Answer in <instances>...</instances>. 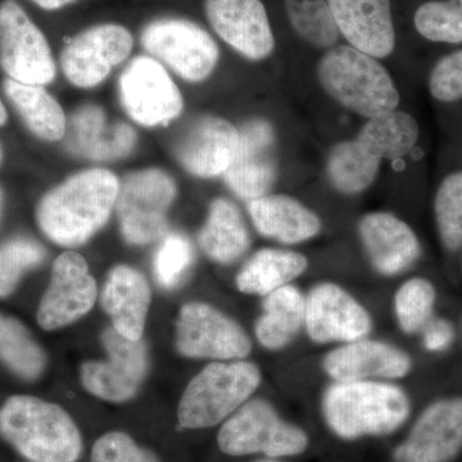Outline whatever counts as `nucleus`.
<instances>
[{
  "mask_svg": "<svg viewBox=\"0 0 462 462\" xmlns=\"http://www.w3.org/2000/svg\"><path fill=\"white\" fill-rule=\"evenodd\" d=\"M120 181L106 169L69 176L48 191L36 208V221L48 239L62 247H78L107 224Z\"/></svg>",
  "mask_w": 462,
  "mask_h": 462,
  "instance_id": "f257e3e1",
  "label": "nucleus"
},
{
  "mask_svg": "<svg viewBox=\"0 0 462 462\" xmlns=\"http://www.w3.org/2000/svg\"><path fill=\"white\" fill-rule=\"evenodd\" d=\"M410 413L409 394L393 382H333L321 397L322 419L343 440L391 436L409 420Z\"/></svg>",
  "mask_w": 462,
  "mask_h": 462,
  "instance_id": "f03ea898",
  "label": "nucleus"
},
{
  "mask_svg": "<svg viewBox=\"0 0 462 462\" xmlns=\"http://www.w3.org/2000/svg\"><path fill=\"white\" fill-rule=\"evenodd\" d=\"M0 436L32 462H76L83 452L74 419L58 404L32 396L3 403Z\"/></svg>",
  "mask_w": 462,
  "mask_h": 462,
  "instance_id": "7ed1b4c3",
  "label": "nucleus"
},
{
  "mask_svg": "<svg viewBox=\"0 0 462 462\" xmlns=\"http://www.w3.org/2000/svg\"><path fill=\"white\" fill-rule=\"evenodd\" d=\"M318 79L331 99L367 120L400 105V91L388 69L378 58L351 45L328 50L319 62Z\"/></svg>",
  "mask_w": 462,
  "mask_h": 462,
  "instance_id": "20e7f679",
  "label": "nucleus"
},
{
  "mask_svg": "<svg viewBox=\"0 0 462 462\" xmlns=\"http://www.w3.org/2000/svg\"><path fill=\"white\" fill-rule=\"evenodd\" d=\"M260 367L245 360L215 361L191 379L178 407L185 430H207L230 418L260 387Z\"/></svg>",
  "mask_w": 462,
  "mask_h": 462,
  "instance_id": "39448f33",
  "label": "nucleus"
},
{
  "mask_svg": "<svg viewBox=\"0 0 462 462\" xmlns=\"http://www.w3.org/2000/svg\"><path fill=\"white\" fill-rule=\"evenodd\" d=\"M217 446L223 454L234 457L263 455L279 460L302 455L310 438L302 428L282 419L272 402L254 398L224 421Z\"/></svg>",
  "mask_w": 462,
  "mask_h": 462,
  "instance_id": "423d86ee",
  "label": "nucleus"
},
{
  "mask_svg": "<svg viewBox=\"0 0 462 462\" xmlns=\"http://www.w3.org/2000/svg\"><path fill=\"white\" fill-rule=\"evenodd\" d=\"M175 197V181L162 170H141L127 175L116 199L124 239L129 245H144L161 238Z\"/></svg>",
  "mask_w": 462,
  "mask_h": 462,
  "instance_id": "0eeeda50",
  "label": "nucleus"
},
{
  "mask_svg": "<svg viewBox=\"0 0 462 462\" xmlns=\"http://www.w3.org/2000/svg\"><path fill=\"white\" fill-rule=\"evenodd\" d=\"M144 50L189 83H202L217 66V42L203 27L185 18L152 21L143 29Z\"/></svg>",
  "mask_w": 462,
  "mask_h": 462,
  "instance_id": "6e6552de",
  "label": "nucleus"
},
{
  "mask_svg": "<svg viewBox=\"0 0 462 462\" xmlns=\"http://www.w3.org/2000/svg\"><path fill=\"white\" fill-rule=\"evenodd\" d=\"M0 66L12 80L39 87L57 75L47 38L14 0L0 3Z\"/></svg>",
  "mask_w": 462,
  "mask_h": 462,
  "instance_id": "1a4fd4ad",
  "label": "nucleus"
},
{
  "mask_svg": "<svg viewBox=\"0 0 462 462\" xmlns=\"http://www.w3.org/2000/svg\"><path fill=\"white\" fill-rule=\"evenodd\" d=\"M121 106L132 120L145 127L165 126L184 109L178 85L156 58L138 56L118 78Z\"/></svg>",
  "mask_w": 462,
  "mask_h": 462,
  "instance_id": "9d476101",
  "label": "nucleus"
},
{
  "mask_svg": "<svg viewBox=\"0 0 462 462\" xmlns=\"http://www.w3.org/2000/svg\"><path fill=\"white\" fill-rule=\"evenodd\" d=\"M176 348L185 357L245 360L252 342L245 329L208 303L182 306L176 321Z\"/></svg>",
  "mask_w": 462,
  "mask_h": 462,
  "instance_id": "9b49d317",
  "label": "nucleus"
},
{
  "mask_svg": "<svg viewBox=\"0 0 462 462\" xmlns=\"http://www.w3.org/2000/svg\"><path fill=\"white\" fill-rule=\"evenodd\" d=\"M102 342L108 354L107 360L83 364L81 383L100 400L126 402L138 393L147 375V346L142 339L125 338L114 327L105 330Z\"/></svg>",
  "mask_w": 462,
  "mask_h": 462,
  "instance_id": "f8f14e48",
  "label": "nucleus"
},
{
  "mask_svg": "<svg viewBox=\"0 0 462 462\" xmlns=\"http://www.w3.org/2000/svg\"><path fill=\"white\" fill-rule=\"evenodd\" d=\"M305 330L316 345H343L369 337L373 318L342 285L319 282L306 296Z\"/></svg>",
  "mask_w": 462,
  "mask_h": 462,
  "instance_id": "ddd939ff",
  "label": "nucleus"
},
{
  "mask_svg": "<svg viewBox=\"0 0 462 462\" xmlns=\"http://www.w3.org/2000/svg\"><path fill=\"white\" fill-rule=\"evenodd\" d=\"M134 38L117 23L89 27L67 42L60 67L67 80L78 88L97 87L132 53Z\"/></svg>",
  "mask_w": 462,
  "mask_h": 462,
  "instance_id": "4468645a",
  "label": "nucleus"
},
{
  "mask_svg": "<svg viewBox=\"0 0 462 462\" xmlns=\"http://www.w3.org/2000/svg\"><path fill=\"white\" fill-rule=\"evenodd\" d=\"M462 449V397L434 401L394 448L393 462H451Z\"/></svg>",
  "mask_w": 462,
  "mask_h": 462,
  "instance_id": "2eb2a0df",
  "label": "nucleus"
},
{
  "mask_svg": "<svg viewBox=\"0 0 462 462\" xmlns=\"http://www.w3.org/2000/svg\"><path fill=\"white\" fill-rule=\"evenodd\" d=\"M97 282L81 254L65 252L54 261L51 278L38 309L39 325L56 330L83 318L96 303Z\"/></svg>",
  "mask_w": 462,
  "mask_h": 462,
  "instance_id": "dca6fc26",
  "label": "nucleus"
},
{
  "mask_svg": "<svg viewBox=\"0 0 462 462\" xmlns=\"http://www.w3.org/2000/svg\"><path fill=\"white\" fill-rule=\"evenodd\" d=\"M278 175L276 139L272 124L254 118L239 129V145L233 162L224 173L227 188L240 199L266 196Z\"/></svg>",
  "mask_w": 462,
  "mask_h": 462,
  "instance_id": "f3484780",
  "label": "nucleus"
},
{
  "mask_svg": "<svg viewBox=\"0 0 462 462\" xmlns=\"http://www.w3.org/2000/svg\"><path fill=\"white\" fill-rule=\"evenodd\" d=\"M239 130L225 118L203 116L173 143V156L185 171L197 178L224 176L236 156Z\"/></svg>",
  "mask_w": 462,
  "mask_h": 462,
  "instance_id": "a211bd4d",
  "label": "nucleus"
},
{
  "mask_svg": "<svg viewBox=\"0 0 462 462\" xmlns=\"http://www.w3.org/2000/svg\"><path fill=\"white\" fill-rule=\"evenodd\" d=\"M321 366L333 382H394L411 373L412 358L400 346L366 337L331 349Z\"/></svg>",
  "mask_w": 462,
  "mask_h": 462,
  "instance_id": "6ab92c4d",
  "label": "nucleus"
},
{
  "mask_svg": "<svg viewBox=\"0 0 462 462\" xmlns=\"http://www.w3.org/2000/svg\"><path fill=\"white\" fill-rule=\"evenodd\" d=\"M214 32L240 56L263 60L275 50V36L261 0H205Z\"/></svg>",
  "mask_w": 462,
  "mask_h": 462,
  "instance_id": "aec40b11",
  "label": "nucleus"
},
{
  "mask_svg": "<svg viewBox=\"0 0 462 462\" xmlns=\"http://www.w3.org/2000/svg\"><path fill=\"white\" fill-rule=\"evenodd\" d=\"M358 236L373 269L379 275H400L418 263L420 240L409 224L391 212L374 211L358 221Z\"/></svg>",
  "mask_w": 462,
  "mask_h": 462,
  "instance_id": "412c9836",
  "label": "nucleus"
},
{
  "mask_svg": "<svg viewBox=\"0 0 462 462\" xmlns=\"http://www.w3.org/2000/svg\"><path fill=\"white\" fill-rule=\"evenodd\" d=\"M336 25L348 45L369 56L387 58L396 48L391 0H328Z\"/></svg>",
  "mask_w": 462,
  "mask_h": 462,
  "instance_id": "4be33fe9",
  "label": "nucleus"
},
{
  "mask_svg": "<svg viewBox=\"0 0 462 462\" xmlns=\"http://www.w3.org/2000/svg\"><path fill=\"white\" fill-rule=\"evenodd\" d=\"M66 135V147L72 154L100 162L129 156L138 143L133 126L120 121L109 124L105 109L97 105L76 109Z\"/></svg>",
  "mask_w": 462,
  "mask_h": 462,
  "instance_id": "5701e85b",
  "label": "nucleus"
},
{
  "mask_svg": "<svg viewBox=\"0 0 462 462\" xmlns=\"http://www.w3.org/2000/svg\"><path fill=\"white\" fill-rule=\"evenodd\" d=\"M252 223L261 236L285 245L316 238L322 221L316 212L285 194H266L248 202Z\"/></svg>",
  "mask_w": 462,
  "mask_h": 462,
  "instance_id": "b1692460",
  "label": "nucleus"
},
{
  "mask_svg": "<svg viewBox=\"0 0 462 462\" xmlns=\"http://www.w3.org/2000/svg\"><path fill=\"white\" fill-rule=\"evenodd\" d=\"M100 303L121 336L142 339L151 305V288L144 275L126 264H118L108 273Z\"/></svg>",
  "mask_w": 462,
  "mask_h": 462,
  "instance_id": "393cba45",
  "label": "nucleus"
},
{
  "mask_svg": "<svg viewBox=\"0 0 462 462\" xmlns=\"http://www.w3.org/2000/svg\"><path fill=\"white\" fill-rule=\"evenodd\" d=\"M306 296L296 285L263 297V314L254 325L258 343L269 351H282L305 329Z\"/></svg>",
  "mask_w": 462,
  "mask_h": 462,
  "instance_id": "a878e982",
  "label": "nucleus"
},
{
  "mask_svg": "<svg viewBox=\"0 0 462 462\" xmlns=\"http://www.w3.org/2000/svg\"><path fill=\"white\" fill-rule=\"evenodd\" d=\"M309 269V260L291 249L263 248L256 252L236 275V288L242 293L266 297L291 284Z\"/></svg>",
  "mask_w": 462,
  "mask_h": 462,
  "instance_id": "bb28decb",
  "label": "nucleus"
},
{
  "mask_svg": "<svg viewBox=\"0 0 462 462\" xmlns=\"http://www.w3.org/2000/svg\"><path fill=\"white\" fill-rule=\"evenodd\" d=\"M200 248L215 263L230 264L251 245V236L242 212L229 199H216L199 234Z\"/></svg>",
  "mask_w": 462,
  "mask_h": 462,
  "instance_id": "cd10ccee",
  "label": "nucleus"
},
{
  "mask_svg": "<svg viewBox=\"0 0 462 462\" xmlns=\"http://www.w3.org/2000/svg\"><path fill=\"white\" fill-rule=\"evenodd\" d=\"M3 90L33 135L47 142L65 138V112L44 88L7 79L3 83Z\"/></svg>",
  "mask_w": 462,
  "mask_h": 462,
  "instance_id": "c85d7f7f",
  "label": "nucleus"
},
{
  "mask_svg": "<svg viewBox=\"0 0 462 462\" xmlns=\"http://www.w3.org/2000/svg\"><path fill=\"white\" fill-rule=\"evenodd\" d=\"M419 135L418 121L407 112L394 109L369 118L356 139L379 160L397 161L411 153Z\"/></svg>",
  "mask_w": 462,
  "mask_h": 462,
  "instance_id": "c756f323",
  "label": "nucleus"
},
{
  "mask_svg": "<svg viewBox=\"0 0 462 462\" xmlns=\"http://www.w3.org/2000/svg\"><path fill=\"white\" fill-rule=\"evenodd\" d=\"M382 160L370 153L357 139L334 145L327 160V175L334 189L357 196L369 189L379 175Z\"/></svg>",
  "mask_w": 462,
  "mask_h": 462,
  "instance_id": "7c9ffc66",
  "label": "nucleus"
},
{
  "mask_svg": "<svg viewBox=\"0 0 462 462\" xmlns=\"http://www.w3.org/2000/svg\"><path fill=\"white\" fill-rule=\"evenodd\" d=\"M0 361L25 380H35L44 373L47 356L23 322L0 314Z\"/></svg>",
  "mask_w": 462,
  "mask_h": 462,
  "instance_id": "2f4dec72",
  "label": "nucleus"
},
{
  "mask_svg": "<svg viewBox=\"0 0 462 462\" xmlns=\"http://www.w3.org/2000/svg\"><path fill=\"white\" fill-rule=\"evenodd\" d=\"M284 5L300 38L321 50L336 47L340 33L328 0H284Z\"/></svg>",
  "mask_w": 462,
  "mask_h": 462,
  "instance_id": "473e14b6",
  "label": "nucleus"
},
{
  "mask_svg": "<svg viewBox=\"0 0 462 462\" xmlns=\"http://www.w3.org/2000/svg\"><path fill=\"white\" fill-rule=\"evenodd\" d=\"M437 291L433 282L421 276L409 279L394 293L393 309L398 328L407 336L421 333L433 319Z\"/></svg>",
  "mask_w": 462,
  "mask_h": 462,
  "instance_id": "72a5a7b5",
  "label": "nucleus"
},
{
  "mask_svg": "<svg viewBox=\"0 0 462 462\" xmlns=\"http://www.w3.org/2000/svg\"><path fill=\"white\" fill-rule=\"evenodd\" d=\"M434 216L440 242L448 251L462 248V171L449 173L434 199Z\"/></svg>",
  "mask_w": 462,
  "mask_h": 462,
  "instance_id": "f704fd0d",
  "label": "nucleus"
},
{
  "mask_svg": "<svg viewBox=\"0 0 462 462\" xmlns=\"http://www.w3.org/2000/svg\"><path fill=\"white\" fill-rule=\"evenodd\" d=\"M413 25L422 38L443 44H461L462 14L449 0H430L416 9Z\"/></svg>",
  "mask_w": 462,
  "mask_h": 462,
  "instance_id": "c9c22d12",
  "label": "nucleus"
},
{
  "mask_svg": "<svg viewBox=\"0 0 462 462\" xmlns=\"http://www.w3.org/2000/svg\"><path fill=\"white\" fill-rule=\"evenodd\" d=\"M47 252L41 243L14 238L0 245V298L11 296L23 273L45 260Z\"/></svg>",
  "mask_w": 462,
  "mask_h": 462,
  "instance_id": "e433bc0d",
  "label": "nucleus"
},
{
  "mask_svg": "<svg viewBox=\"0 0 462 462\" xmlns=\"http://www.w3.org/2000/svg\"><path fill=\"white\" fill-rule=\"evenodd\" d=\"M193 261L194 249L190 240L182 234H167L154 254V278L162 288H176L189 272Z\"/></svg>",
  "mask_w": 462,
  "mask_h": 462,
  "instance_id": "4c0bfd02",
  "label": "nucleus"
},
{
  "mask_svg": "<svg viewBox=\"0 0 462 462\" xmlns=\"http://www.w3.org/2000/svg\"><path fill=\"white\" fill-rule=\"evenodd\" d=\"M91 462H160L157 456L143 448L129 434L109 431L97 439L91 449Z\"/></svg>",
  "mask_w": 462,
  "mask_h": 462,
  "instance_id": "58836bf2",
  "label": "nucleus"
},
{
  "mask_svg": "<svg viewBox=\"0 0 462 462\" xmlns=\"http://www.w3.org/2000/svg\"><path fill=\"white\" fill-rule=\"evenodd\" d=\"M430 91L439 102L462 99V51L447 54L438 60L430 72Z\"/></svg>",
  "mask_w": 462,
  "mask_h": 462,
  "instance_id": "ea45409f",
  "label": "nucleus"
},
{
  "mask_svg": "<svg viewBox=\"0 0 462 462\" xmlns=\"http://www.w3.org/2000/svg\"><path fill=\"white\" fill-rule=\"evenodd\" d=\"M422 334V346L430 354H440L452 346L455 340V328L451 321L442 318H433L424 329Z\"/></svg>",
  "mask_w": 462,
  "mask_h": 462,
  "instance_id": "a19ab883",
  "label": "nucleus"
},
{
  "mask_svg": "<svg viewBox=\"0 0 462 462\" xmlns=\"http://www.w3.org/2000/svg\"><path fill=\"white\" fill-rule=\"evenodd\" d=\"M39 7L45 11H57V9L65 8L66 5H72L76 0H32Z\"/></svg>",
  "mask_w": 462,
  "mask_h": 462,
  "instance_id": "79ce46f5",
  "label": "nucleus"
},
{
  "mask_svg": "<svg viewBox=\"0 0 462 462\" xmlns=\"http://www.w3.org/2000/svg\"><path fill=\"white\" fill-rule=\"evenodd\" d=\"M5 123H7V111H5V105L0 100V126H3Z\"/></svg>",
  "mask_w": 462,
  "mask_h": 462,
  "instance_id": "37998d69",
  "label": "nucleus"
},
{
  "mask_svg": "<svg viewBox=\"0 0 462 462\" xmlns=\"http://www.w3.org/2000/svg\"><path fill=\"white\" fill-rule=\"evenodd\" d=\"M449 2L452 3V5H455L456 8L458 9V11L462 14V0H449Z\"/></svg>",
  "mask_w": 462,
  "mask_h": 462,
  "instance_id": "c03bdc74",
  "label": "nucleus"
},
{
  "mask_svg": "<svg viewBox=\"0 0 462 462\" xmlns=\"http://www.w3.org/2000/svg\"><path fill=\"white\" fill-rule=\"evenodd\" d=\"M257 462H284V461L273 460V458H266V460H261V461H257Z\"/></svg>",
  "mask_w": 462,
  "mask_h": 462,
  "instance_id": "a18cd8bd",
  "label": "nucleus"
},
{
  "mask_svg": "<svg viewBox=\"0 0 462 462\" xmlns=\"http://www.w3.org/2000/svg\"><path fill=\"white\" fill-rule=\"evenodd\" d=\"M0 212H2V191H0Z\"/></svg>",
  "mask_w": 462,
  "mask_h": 462,
  "instance_id": "49530a36",
  "label": "nucleus"
},
{
  "mask_svg": "<svg viewBox=\"0 0 462 462\" xmlns=\"http://www.w3.org/2000/svg\"><path fill=\"white\" fill-rule=\"evenodd\" d=\"M0 161H2V148H0Z\"/></svg>",
  "mask_w": 462,
  "mask_h": 462,
  "instance_id": "de8ad7c7",
  "label": "nucleus"
}]
</instances>
